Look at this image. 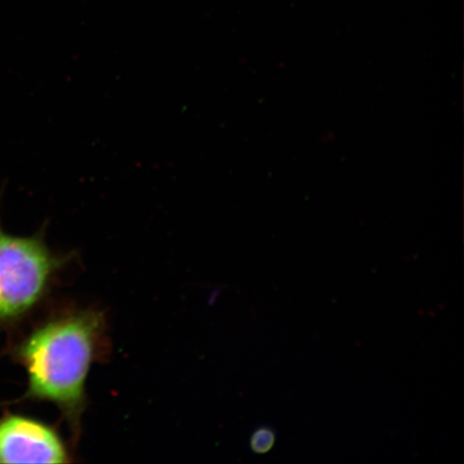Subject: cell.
<instances>
[{
    "mask_svg": "<svg viewBox=\"0 0 464 464\" xmlns=\"http://www.w3.org/2000/svg\"><path fill=\"white\" fill-rule=\"evenodd\" d=\"M106 346V324L96 310L62 313L28 336L20 350L27 398L53 403L75 435L86 406L90 371Z\"/></svg>",
    "mask_w": 464,
    "mask_h": 464,
    "instance_id": "1",
    "label": "cell"
},
{
    "mask_svg": "<svg viewBox=\"0 0 464 464\" xmlns=\"http://www.w3.org/2000/svg\"><path fill=\"white\" fill-rule=\"evenodd\" d=\"M43 234L16 237L0 226V318L19 317L36 305L65 264Z\"/></svg>",
    "mask_w": 464,
    "mask_h": 464,
    "instance_id": "2",
    "label": "cell"
},
{
    "mask_svg": "<svg viewBox=\"0 0 464 464\" xmlns=\"http://www.w3.org/2000/svg\"><path fill=\"white\" fill-rule=\"evenodd\" d=\"M0 462L68 463L71 454L53 428L28 417L10 415L0 420Z\"/></svg>",
    "mask_w": 464,
    "mask_h": 464,
    "instance_id": "3",
    "label": "cell"
},
{
    "mask_svg": "<svg viewBox=\"0 0 464 464\" xmlns=\"http://www.w3.org/2000/svg\"><path fill=\"white\" fill-rule=\"evenodd\" d=\"M276 433L274 429L269 427H261L256 429L252 434L249 446L255 454L263 455L269 452L276 444Z\"/></svg>",
    "mask_w": 464,
    "mask_h": 464,
    "instance_id": "4",
    "label": "cell"
}]
</instances>
